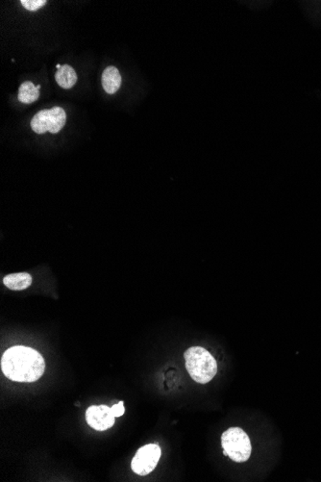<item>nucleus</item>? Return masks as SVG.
<instances>
[{"label":"nucleus","instance_id":"9","mask_svg":"<svg viewBox=\"0 0 321 482\" xmlns=\"http://www.w3.org/2000/svg\"><path fill=\"white\" fill-rule=\"evenodd\" d=\"M55 79L58 83L60 87L63 89H70L77 84V74L74 69L70 65H64L61 69L55 74Z\"/></svg>","mask_w":321,"mask_h":482},{"label":"nucleus","instance_id":"2","mask_svg":"<svg viewBox=\"0 0 321 482\" xmlns=\"http://www.w3.org/2000/svg\"><path fill=\"white\" fill-rule=\"evenodd\" d=\"M186 368L190 377L200 384H206L215 377L218 364L212 354L201 346H192L184 354Z\"/></svg>","mask_w":321,"mask_h":482},{"label":"nucleus","instance_id":"10","mask_svg":"<svg viewBox=\"0 0 321 482\" xmlns=\"http://www.w3.org/2000/svg\"><path fill=\"white\" fill-rule=\"evenodd\" d=\"M41 85L36 86L32 82H26L20 85V90H18V100L20 103L25 104H30L38 100L40 96Z\"/></svg>","mask_w":321,"mask_h":482},{"label":"nucleus","instance_id":"1","mask_svg":"<svg viewBox=\"0 0 321 482\" xmlns=\"http://www.w3.org/2000/svg\"><path fill=\"white\" fill-rule=\"evenodd\" d=\"M1 370L4 376L17 382H34L46 370L44 357L38 351L25 346L10 348L2 356Z\"/></svg>","mask_w":321,"mask_h":482},{"label":"nucleus","instance_id":"6","mask_svg":"<svg viewBox=\"0 0 321 482\" xmlns=\"http://www.w3.org/2000/svg\"><path fill=\"white\" fill-rule=\"evenodd\" d=\"M114 417L111 408L106 405H93L87 409L86 421L89 426L98 431H105L114 424Z\"/></svg>","mask_w":321,"mask_h":482},{"label":"nucleus","instance_id":"5","mask_svg":"<svg viewBox=\"0 0 321 482\" xmlns=\"http://www.w3.org/2000/svg\"><path fill=\"white\" fill-rule=\"evenodd\" d=\"M162 452L156 444L143 445L133 458L131 468L139 476H146L152 473L160 460Z\"/></svg>","mask_w":321,"mask_h":482},{"label":"nucleus","instance_id":"12","mask_svg":"<svg viewBox=\"0 0 321 482\" xmlns=\"http://www.w3.org/2000/svg\"><path fill=\"white\" fill-rule=\"evenodd\" d=\"M112 413L114 417H122L124 414L125 408L124 405V401H119V403L112 406L111 408Z\"/></svg>","mask_w":321,"mask_h":482},{"label":"nucleus","instance_id":"7","mask_svg":"<svg viewBox=\"0 0 321 482\" xmlns=\"http://www.w3.org/2000/svg\"><path fill=\"white\" fill-rule=\"evenodd\" d=\"M103 86L109 95L116 93L122 86V75L116 67H108L103 74Z\"/></svg>","mask_w":321,"mask_h":482},{"label":"nucleus","instance_id":"3","mask_svg":"<svg viewBox=\"0 0 321 482\" xmlns=\"http://www.w3.org/2000/svg\"><path fill=\"white\" fill-rule=\"evenodd\" d=\"M221 445L227 455L235 462H245L251 455L252 447L249 435L240 427H231L223 432Z\"/></svg>","mask_w":321,"mask_h":482},{"label":"nucleus","instance_id":"8","mask_svg":"<svg viewBox=\"0 0 321 482\" xmlns=\"http://www.w3.org/2000/svg\"><path fill=\"white\" fill-rule=\"evenodd\" d=\"M4 283L10 290H25L32 284V276L27 273H12L5 276Z\"/></svg>","mask_w":321,"mask_h":482},{"label":"nucleus","instance_id":"11","mask_svg":"<svg viewBox=\"0 0 321 482\" xmlns=\"http://www.w3.org/2000/svg\"><path fill=\"white\" fill-rule=\"evenodd\" d=\"M26 10L31 12L38 11L46 4V0H22L20 1Z\"/></svg>","mask_w":321,"mask_h":482},{"label":"nucleus","instance_id":"4","mask_svg":"<svg viewBox=\"0 0 321 482\" xmlns=\"http://www.w3.org/2000/svg\"><path fill=\"white\" fill-rule=\"evenodd\" d=\"M67 122V114L62 107H53L37 113L31 121V129L37 134H44L51 132L56 134L63 129Z\"/></svg>","mask_w":321,"mask_h":482},{"label":"nucleus","instance_id":"13","mask_svg":"<svg viewBox=\"0 0 321 482\" xmlns=\"http://www.w3.org/2000/svg\"><path fill=\"white\" fill-rule=\"evenodd\" d=\"M56 67H57V70H60V69H61L62 66H61V65L58 64V65H57Z\"/></svg>","mask_w":321,"mask_h":482}]
</instances>
